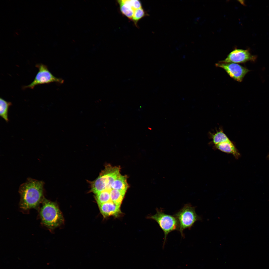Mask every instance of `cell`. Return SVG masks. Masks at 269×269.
Returning a JSON list of instances; mask_svg holds the SVG:
<instances>
[{
	"label": "cell",
	"instance_id": "13",
	"mask_svg": "<svg viewBox=\"0 0 269 269\" xmlns=\"http://www.w3.org/2000/svg\"><path fill=\"white\" fill-rule=\"evenodd\" d=\"M10 102H7L3 98H0V116L6 122L9 121L8 113L9 108L12 105Z\"/></svg>",
	"mask_w": 269,
	"mask_h": 269
},
{
	"label": "cell",
	"instance_id": "19",
	"mask_svg": "<svg viewBox=\"0 0 269 269\" xmlns=\"http://www.w3.org/2000/svg\"><path fill=\"white\" fill-rule=\"evenodd\" d=\"M267 158L269 159V155H268L267 156Z\"/></svg>",
	"mask_w": 269,
	"mask_h": 269
},
{
	"label": "cell",
	"instance_id": "14",
	"mask_svg": "<svg viewBox=\"0 0 269 269\" xmlns=\"http://www.w3.org/2000/svg\"><path fill=\"white\" fill-rule=\"evenodd\" d=\"M117 1L122 13L131 20L134 10L130 6L124 3L122 0H118Z\"/></svg>",
	"mask_w": 269,
	"mask_h": 269
},
{
	"label": "cell",
	"instance_id": "6",
	"mask_svg": "<svg viewBox=\"0 0 269 269\" xmlns=\"http://www.w3.org/2000/svg\"><path fill=\"white\" fill-rule=\"evenodd\" d=\"M36 67L38 68L39 70L33 81L28 85L25 86L24 88L33 89L37 85L53 82L60 84L63 83L64 80L54 76L46 65L39 64L36 65Z\"/></svg>",
	"mask_w": 269,
	"mask_h": 269
},
{
	"label": "cell",
	"instance_id": "17",
	"mask_svg": "<svg viewBox=\"0 0 269 269\" xmlns=\"http://www.w3.org/2000/svg\"><path fill=\"white\" fill-rule=\"evenodd\" d=\"M148 15V14L144 9L141 7L134 11V14L131 20L134 24L137 27L138 21L144 17Z\"/></svg>",
	"mask_w": 269,
	"mask_h": 269
},
{
	"label": "cell",
	"instance_id": "7",
	"mask_svg": "<svg viewBox=\"0 0 269 269\" xmlns=\"http://www.w3.org/2000/svg\"><path fill=\"white\" fill-rule=\"evenodd\" d=\"M215 65L223 69L231 77L239 82L242 81L246 74L249 71L248 69L236 63L219 62Z\"/></svg>",
	"mask_w": 269,
	"mask_h": 269
},
{
	"label": "cell",
	"instance_id": "15",
	"mask_svg": "<svg viewBox=\"0 0 269 269\" xmlns=\"http://www.w3.org/2000/svg\"><path fill=\"white\" fill-rule=\"evenodd\" d=\"M213 143L216 145L223 142L228 141L230 140L222 130L217 132L212 135Z\"/></svg>",
	"mask_w": 269,
	"mask_h": 269
},
{
	"label": "cell",
	"instance_id": "18",
	"mask_svg": "<svg viewBox=\"0 0 269 269\" xmlns=\"http://www.w3.org/2000/svg\"><path fill=\"white\" fill-rule=\"evenodd\" d=\"M125 3L130 6L134 11L142 7L141 2L138 0H122Z\"/></svg>",
	"mask_w": 269,
	"mask_h": 269
},
{
	"label": "cell",
	"instance_id": "8",
	"mask_svg": "<svg viewBox=\"0 0 269 269\" xmlns=\"http://www.w3.org/2000/svg\"><path fill=\"white\" fill-rule=\"evenodd\" d=\"M256 57L252 55L249 50L235 49L231 51L223 60L219 62L223 63H242L249 61H254Z\"/></svg>",
	"mask_w": 269,
	"mask_h": 269
},
{
	"label": "cell",
	"instance_id": "9",
	"mask_svg": "<svg viewBox=\"0 0 269 269\" xmlns=\"http://www.w3.org/2000/svg\"><path fill=\"white\" fill-rule=\"evenodd\" d=\"M100 213L104 217L111 216L117 217L121 214L120 206L111 201L98 205Z\"/></svg>",
	"mask_w": 269,
	"mask_h": 269
},
{
	"label": "cell",
	"instance_id": "1",
	"mask_svg": "<svg viewBox=\"0 0 269 269\" xmlns=\"http://www.w3.org/2000/svg\"><path fill=\"white\" fill-rule=\"evenodd\" d=\"M44 182L30 178L22 184L19 192L20 199V207L27 210L37 207L44 198Z\"/></svg>",
	"mask_w": 269,
	"mask_h": 269
},
{
	"label": "cell",
	"instance_id": "16",
	"mask_svg": "<svg viewBox=\"0 0 269 269\" xmlns=\"http://www.w3.org/2000/svg\"><path fill=\"white\" fill-rule=\"evenodd\" d=\"M110 191L106 190L95 195V199L98 205L111 201Z\"/></svg>",
	"mask_w": 269,
	"mask_h": 269
},
{
	"label": "cell",
	"instance_id": "10",
	"mask_svg": "<svg viewBox=\"0 0 269 269\" xmlns=\"http://www.w3.org/2000/svg\"><path fill=\"white\" fill-rule=\"evenodd\" d=\"M215 146L218 149L223 152L232 154L237 158L240 156L239 152L230 140L215 145Z\"/></svg>",
	"mask_w": 269,
	"mask_h": 269
},
{
	"label": "cell",
	"instance_id": "12",
	"mask_svg": "<svg viewBox=\"0 0 269 269\" xmlns=\"http://www.w3.org/2000/svg\"><path fill=\"white\" fill-rule=\"evenodd\" d=\"M126 192L112 189L110 191L111 201L117 205L120 206Z\"/></svg>",
	"mask_w": 269,
	"mask_h": 269
},
{
	"label": "cell",
	"instance_id": "11",
	"mask_svg": "<svg viewBox=\"0 0 269 269\" xmlns=\"http://www.w3.org/2000/svg\"><path fill=\"white\" fill-rule=\"evenodd\" d=\"M127 175H122L120 174L112 184V189L126 192L129 187L127 182Z\"/></svg>",
	"mask_w": 269,
	"mask_h": 269
},
{
	"label": "cell",
	"instance_id": "2",
	"mask_svg": "<svg viewBox=\"0 0 269 269\" xmlns=\"http://www.w3.org/2000/svg\"><path fill=\"white\" fill-rule=\"evenodd\" d=\"M42 202L40 214L42 223L51 229L61 225L64 219L56 203L45 198Z\"/></svg>",
	"mask_w": 269,
	"mask_h": 269
},
{
	"label": "cell",
	"instance_id": "5",
	"mask_svg": "<svg viewBox=\"0 0 269 269\" xmlns=\"http://www.w3.org/2000/svg\"><path fill=\"white\" fill-rule=\"evenodd\" d=\"M156 210V212L155 214L150 215L148 218L155 221L163 232L164 235V245L169 233L175 230H179V223L174 215L166 214L162 209L157 208Z\"/></svg>",
	"mask_w": 269,
	"mask_h": 269
},
{
	"label": "cell",
	"instance_id": "4",
	"mask_svg": "<svg viewBox=\"0 0 269 269\" xmlns=\"http://www.w3.org/2000/svg\"><path fill=\"white\" fill-rule=\"evenodd\" d=\"M174 215L178 221L179 230L183 237H184L183 232L184 230L190 229L196 221L202 219L196 213L195 207L190 203L185 204Z\"/></svg>",
	"mask_w": 269,
	"mask_h": 269
},
{
	"label": "cell",
	"instance_id": "3",
	"mask_svg": "<svg viewBox=\"0 0 269 269\" xmlns=\"http://www.w3.org/2000/svg\"><path fill=\"white\" fill-rule=\"evenodd\" d=\"M120 169L119 166H113L109 164L106 165L97 178L93 181H89L90 192L96 195L105 190L110 191L112 182L120 174Z\"/></svg>",
	"mask_w": 269,
	"mask_h": 269
}]
</instances>
